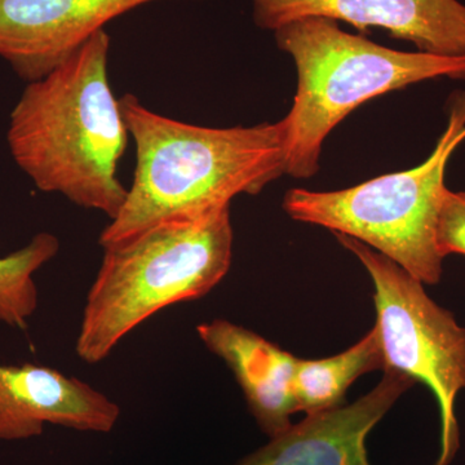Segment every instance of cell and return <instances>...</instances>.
Returning a JSON list of instances; mask_svg holds the SVG:
<instances>
[{
	"label": "cell",
	"mask_w": 465,
	"mask_h": 465,
	"mask_svg": "<svg viewBox=\"0 0 465 465\" xmlns=\"http://www.w3.org/2000/svg\"><path fill=\"white\" fill-rule=\"evenodd\" d=\"M136 146L127 197L100 235L103 249L171 223L193 222L259 194L286 173V124L210 128L146 108L134 94L119 100Z\"/></svg>",
	"instance_id": "obj_1"
},
{
	"label": "cell",
	"mask_w": 465,
	"mask_h": 465,
	"mask_svg": "<svg viewBox=\"0 0 465 465\" xmlns=\"http://www.w3.org/2000/svg\"><path fill=\"white\" fill-rule=\"evenodd\" d=\"M109 52V34L101 30L27 84L9 114L7 143L36 189L113 220L127 197L118 164L130 131L110 87Z\"/></svg>",
	"instance_id": "obj_2"
},
{
	"label": "cell",
	"mask_w": 465,
	"mask_h": 465,
	"mask_svg": "<svg viewBox=\"0 0 465 465\" xmlns=\"http://www.w3.org/2000/svg\"><path fill=\"white\" fill-rule=\"evenodd\" d=\"M232 238L231 207H226L105 247L85 299L75 342L78 357L96 365L162 309L207 295L231 269Z\"/></svg>",
	"instance_id": "obj_3"
},
{
	"label": "cell",
	"mask_w": 465,
	"mask_h": 465,
	"mask_svg": "<svg viewBox=\"0 0 465 465\" xmlns=\"http://www.w3.org/2000/svg\"><path fill=\"white\" fill-rule=\"evenodd\" d=\"M292 57L298 88L286 124V173L309 179L320 171L324 140L366 101L427 79H465V57L382 47L344 32L338 21L308 17L274 32Z\"/></svg>",
	"instance_id": "obj_4"
},
{
	"label": "cell",
	"mask_w": 465,
	"mask_h": 465,
	"mask_svg": "<svg viewBox=\"0 0 465 465\" xmlns=\"http://www.w3.org/2000/svg\"><path fill=\"white\" fill-rule=\"evenodd\" d=\"M464 139L465 92L455 94L448 127L420 166L338 192L291 189L283 210L296 222L363 242L423 283H439L443 258L437 249L436 226L448 191L445 171Z\"/></svg>",
	"instance_id": "obj_5"
},
{
	"label": "cell",
	"mask_w": 465,
	"mask_h": 465,
	"mask_svg": "<svg viewBox=\"0 0 465 465\" xmlns=\"http://www.w3.org/2000/svg\"><path fill=\"white\" fill-rule=\"evenodd\" d=\"M365 265L374 283L385 369L399 370L432 390L440 411V454L449 465L459 449L454 405L465 388V329L425 292L423 282L363 242L333 232ZM384 369V370H385Z\"/></svg>",
	"instance_id": "obj_6"
},
{
	"label": "cell",
	"mask_w": 465,
	"mask_h": 465,
	"mask_svg": "<svg viewBox=\"0 0 465 465\" xmlns=\"http://www.w3.org/2000/svg\"><path fill=\"white\" fill-rule=\"evenodd\" d=\"M253 21L262 30L292 21L324 17L360 32L381 27L420 52L465 57V5L459 0H251Z\"/></svg>",
	"instance_id": "obj_7"
},
{
	"label": "cell",
	"mask_w": 465,
	"mask_h": 465,
	"mask_svg": "<svg viewBox=\"0 0 465 465\" xmlns=\"http://www.w3.org/2000/svg\"><path fill=\"white\" fill-rule=\"evenodd\" d=\"M153 2L158 0H0V58L30 84L110 21Z\"/></svg>",
	"instance_id": "obj_8"
},
{
	"label": "cell",
	"mask_w": 465,
	"mask_h": 465,
	"mask_svg": "<svg viewBox=\"0 0 465 465\" xmlns=\"http://www.w3.org/2000/svg\"><path fill=\"white\" fill-rule=\"evenodd\" d=\"M121 409L87 382L51 367L0 363V440L42 436L47 424L109 433Z\"/></svg>",
	"instance_id": "obj_9"
},
{
	"label": "cell",
	"mask_w": 465,
	"mask_h": 465,
	"mask_svg": "<svg viewBox=\"0 0 465 465\" xmlns=\"http://www.w3.org/2000/svg\"><path fill=\"white\" fill-rule=\"evenodd\" d=\"M415 382L399 370L385 369L381 382L366 396L351 405L307 415L235 465H370L367 436Z\"/></svg>",
	"instance_id": "obj_10"
},
{
	"label": "cell",
	"mask_w": 465,
	"mask_h": 465,
	"mask_svg": "<svg viewBox=\"0 0 465 465\" xmlns=\"http://www.w3.org/2000/svg\"><path fill=\"white\" fill-rule=\"evenodd\" d=\"M197 333L231 369L262 432L272 439L289 430L298 412L293 374L299 358L231 321L198 324Z\"/></svg>",
	"instance_id": "obj_11"
},
{
	"label": "cell",
	"mask_w": 465,
	"mask_h": 465,
	"mask_svg": "<svg viewBox=\"0 0 465 465\" xmlns=\"http://www.w3.org/2000/svg\"><path fill=\"white\" fill-rule=\"evenodd\" d=\"M384 369V351L376 326L341 354L323 360H298L293 374L298 411L313 415L345 405L348 388L361 375Z\"/></svg>",
	"instance_id": "obj_12"
},
{
	"label": "cell",
	"mask_w": 465,
	"mask_h": 465,
	"mask_svg": "<svg viewBox=\"0 0 465 465\" xmlns=\"http://www.w3.org/2000/svg\"><path fill=\"white\" fill-rule=\"evenodd\" d=\"M60 251L51 232H39L23 249L0 258V323L25 330L38 308V287L34 274Z\"/></svg>",
	"instance_id": "obj_13"
},
{
	"label": "cell",
	"mask_w": 465,
	"mask_h": 465,
	"mask_svg": "<svg viewBox=\"0 0 465 465\" xmlns=\"http://www.w3.org/2000/svg\"><path fill=\"white\" fill-rule=\"evenodd\" d=\"M436 244L443 259L465 255V192L446 191L436 226Z\"/></svg>",
	"instance_id": "obj_14"
}]
</instances>
